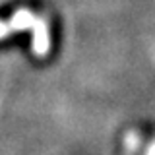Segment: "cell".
I'll return each instance as SVG.
<instances>
[{"instance_id":"obj_1","label":"cell","mask_w":155,"mask_h":155,"mask_svg":"<svg viewBox=\"0 0 155 155\" xmlns=\"http://www.w3.org/2000/svg\"><path fill=\"white\" fill-rule=\"evenodd\" d=\"M33 41H31V51L37 58H45L51 52V27L48 19L43 16H37L31 25Z\"/></svg>"},{"instance_id":"obj_2","label":"cell","mask_w":155,"mask_h":155,"mask_svg":"<svg viewBox=\"0 0 155 155\" xmlns=\"http://www.w3.org/2000/svg\"><path fill=\"white\" fill-rule=\"evenodd\" d=\"M35 14L27 8H19L12 14V19H10V27L12 31H25V29H31L33 21H35Z\"/></svg>"},{"instance_id":"obj_3","label":"cell","mask_w":155,"mask_h":155,"mask_svg":"<svg viewBox=\"0 0 155 155\" xmlns=\"http://www.w3.org/2000/svg\"><path fill=\"white\" fill-rule=\"evenodd\" d=\"M140 143H142V142H140V136L136 132H130L128 136H126V140H124V145H126V149H128L130 155H134L136 151H138Z\"/></svg>"},{"instance_id":"obj_4","label":"cell","mask_w":155,"mask_h":155,"mask_svg":"<svg viewBox=\"0 0 155 155\" xmlns=\"http://www.w3.org/2000/svg\"><path fill=\"white\" fill-rule=\"evenodd\" d=\"M10 33H14V31H12V27H10V23L0 21V39H6Z\"/></svg>"},{"instance_id":"obj_5","label":"cell","mask_w":155,"mask_h":155,"mask_svg":"<svg viewBox=\"0 0 155 155\" xmlns=\"http://www.w3.org/2000/svg\"><path fill=\"white\" fill-rule=\"evenodd\" d=\"M145 155H155V140H151V143L147 145V149H145Z\"/></svg>"}]
</instances>
